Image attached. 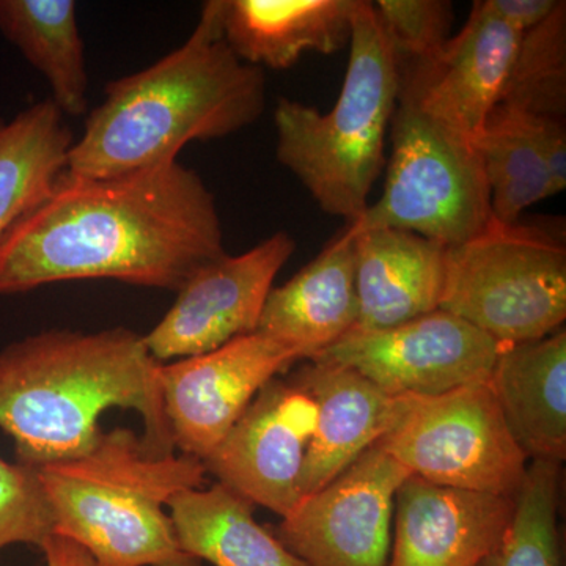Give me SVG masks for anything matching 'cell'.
<instances>
[{
	"instance_id": "obj_1",
	"label": "cell",
	"mask_w": 566,
	"mask_h": 566,
	"mask_svg": "<svg viewBox=\"0 0 566 566\" xmlns=\"http://www.w3.org/2000/svg\"><path fill=\"white\" fill-rule=\"evenodd\" d=\"M226 253L214 196L178 161L106 178L63 172L0 245V294L82 279L178 292Z\"/></svg>"
},
{
	"instance_id": "obj_2",
	"label": "cell",
	"mask_w": 566,
	"mask_h": 566,
	"mask_svg": "<svg viewBox=\"0 0 566 566\" xmlns=\"http://www.w3.org/2000/svg\"><path fill=\"white\" fill-rule=\"evenodd\" d=\"M161 365L144 335L126 327L46 331L0 349V428L13 439L18 463L40 468L84 455L112 408L140 416L148 455H175Z\"/></svg>"
},
{
	"instance_id": "obj_3",
	"label": "cell",
	"mask_w": 566,
	"mask_h": 566,
	"mask_svg": "<svg viewBox=\"0 0 566 566\" xmlns=\"http://www.w3.org/2000/svg\"><path fill=\"white\" fill-rule=\"evenodd\" d=\"M266 80L241 62L222 32V0L203 3L178 50L148 69L106 85V98L85 120L66 170L106 178L178 161L193 140H214L262 117Z\"/></svg>"
},
{
	"instance_id": "obj_4",
	"label": "cell",
	"mask_w": 566,
	"mask_h": 566,
	"mask_svg": "<svg viewBox=\"0 0 566 566\" xmlns=\"http://www.w3.org/2000/svg\"><path fill=\"white\" fill-rule=\"evenodd\" d=\"M54 534L84 547L99 566H202L182 551L169 502L202 488L197 458H155L125 428L103 431L84 455L36 468Z\"/></svg>"
},
{
	"instance_id": "obj_5",
	"label": "cell",
	"mask_w": 566,
	"mask_h": 566,
	"mask_svg": "<svg viewBox=\"0 0 566 566\" xmlns=\"http://www.w3.org/2000/svg\"><path fill=\"white\" fill-rule=\"evenodd\" d=\"M348 48L344 85L333 109L323 114L279 98L274 125L279 163L324 212L353 223L367 211L368 196L385 167L400 71L367 0L354 17Z\"/></svg>"
},
{
	"instance_id": "obj_6",
	"label": "cell",
	"mask_w": 566,
	"mask_h": 566,
	"mask_svg": "<svg viewBox=\"0 0 566 566\" xmlns=\"http://www.w3.org/2000/svg\"><path fill=\"white\" fill-rule=\"evenodd\" d=\"M385 192L354 232L397 229L455 248L493 222L490 189L474 140L428 115L400 87Z\"/></svg>"
},
{
	"instance_id": "obj_7",
	"label": "cell",
	"mask_w": 566,
	"mask_h": 566,
	"mask_svg": "<svg viewBox=\"0 0 566 566\" xmlns=\"http://www.w3.org/2000/svg\"><path fill=\"white\" fill-rule=\"evenodd\" d=\"M441 311L502 345L539 340L566 319V248L553 234L494 221L447 249Z\"/></svg>"
},
{
	"instance_id": "obj_8",
	"label": "cell",
	"mask_w": 566,
	"mask_h": 566,
	"mask_svg": "<svg viewBox=\"0 0 566 566\" xmlns=\"http://www.w3.org/2000/svg\"><path fill=\"white\" fill-rule=\"evenodd\" d=\"M397 400L394 424L376 446L409 474L434 485L516 497L528 458L510 433L490 382Z\"/></svg>"
},
{
	"instance_id": "obj_9",
	"label": "cell",
	"mask_w": 566,
	"mask_h": 566,
	"mask_svg": "<svg viewBox=\"0 0 566 566\" xmlns=\"http://www.w3.org/2000/svg\"><path fill=\"white\" fill-rule=\"evenodd\" d=\"M504 346L438 308L387 329L352 331L311 360L352 368L392 397H433L488 381Z\"/></svg>"
},
{
	"instance_id": "obj_10",
	"label": "cell",
	"mask_w": 566,
	"mask_h": 566,
	"mask_svg": "<svg viewBox=\"0 0 566 566\" xmlns=\"http://www.w3.org/2000/svg\"><path fill=\"white\" fill-rule=\"evenodd\" d=\"M409 475L371 446L282 517L275 535L305 566H387L395 495Z\"/></svg>"
},
{
	"instance_id": "obj_11",
	"label": "cell",
	"mask_w": 566,
	"mask_h": 566,
	"mask_svg": "<svg viewBox=\"0 0 566 566\" xmlns=\"http://www.w3.org/2000/svg\"><path fill=\"white\" fill-rule=\"evenodd\" d=\"M303 356L262 333L214 352L161 365L164 415L175 449L205 460L244 415L256 394Z\"/></svg>"
},
{
	"instance_id": "obj_12",
	"label": "cell",
	"mask_w": 566,
	"mask_h": 566,
	"mask_svg": "<svg viewBox=\"0 0 566 566\" xmlns=\"http://www.w3.org/2000/svg\"><path fill=\"white\" fill-rule=\"evenodd\" d=\"M296 251L286 232L241 255L205 264L178 290V297L155 329L144 335L158 363L214 352L233 338L255 333L279 271Z\"/></svg>"
},
{
	"instance_id": "obj_13",
	"label": "cell",
	"mask_w": 566,
	"mask_h": 566,
	"mask_svg": "<svg viewBox=\"0 0 566 566\" xmlns=\"http://www.w3.org/2000/svg\"><path fill=\"white\" fill-rule=\"evenodd\" d=\"M316 417L314 398L303 387L271 379L202 460L205 471L251 504L289 516L303 501L301 475Z\"/></svg>"
},
{
	"instance_id": "obj_14",
	"label": "cell",
	"mask_w": 566,
	"mask_h": 566,
	"mask_svg": "<svg viewBox=\"0 0 566 566\" xmlns=\"http://www.w3.org/2000/svg\"><path fill=\"white\" fill-rule=\"evenodd\" d=\"M521 35L476 0L433 61L398 63L400 87L428 115L474 140L501 99Z\"/></svg>"
},
{
	"instance_id": "obj_15",
	"label": "cell",
	"mask_w": 566,
	"mask_h": 566,
	"mask_svg": "<svg viewBox=\"0 0 566 566\" xmlns=\"http://www.w3.org/2000/svg\"><path fill=\"white\" fill-rule=\"evenodd\" d=\"M513 513L515 499L409 475L395 495L387 566H480L504 538Z\"/></svg>"
},
{
	"instance_id": "obj_16",
	"label": "cell",
	"mask_w": 566,
	"mask_h": 566,
	"mask_svg": "<svg viewBox=\"0 0 566 566\" xmlns=\"http://www.w3.org/2000/svg\"><path fill=\"white\" fill-rule=\"evenodd\" d=\"M290 379L314 398L318 411L301 475L305 499L333 482L390 430L398 400L352 368L326 360H308Z\"/></svg>"
},
{
	"instance_id": "obj_17",
	"label": "cell",
	"mask_w": 566,
	"mask_h": 566,
	"mask_svg": "<svg viewBox=\"0 0 566 566\" xmlns=\"http://www.w3.org/2000/svg\"><path fill=\"white\" fill-rule=\"evenodd\" d=\"M352 232L359 308L353 331L387 329L438 311L444 245L406 230Z\"/></svg>"
},
{
	"instance_id": "obj_18",
	"label": "cell",
	"mask_w": 566,
	"mask_h": 566,
	"mask_svg": "<svg viewBox=\"0 0 566 566\" xmlns=\"http://www.w3.org/2000/svg\"><path fill=\"white\" fill-rule=\"evenodd\" d=\"M357 316L354 234L346 226L300 273L271 290L255 333L311 360L352 333Z\"/></svg>"
},
{
	"instance_id": "obj_19",
	"label": "cell",
	"mask_w": 566,
	"mask_h": 566,
	"mask_svg": "<svg viewBox=\"0 0 566 566\" xmlns=\"http://www.w3.org/2000/svg\"><path fill=\"white\" fill-rule=\"evenodd\" d=\"M495 401L520 449L532 460L566 458V331L505 345L490 379Z\"/></svg>"
},
{
	"instance_id": "obj_20",
	"label": "cell",
	"mask_w": 566,
	"mask_h": 566,
	"mask_svg": "<svg viewBox=\"0 0 566 566\" xmlns=\"http://www.w3.org/2000/svg\"><path fill=\"white\" fill-rule=\"evenodd\" d=\"M363 0H222V32L241 62L289 70L305 52L348 46Z\"/></svg>"
},
{
	"instance_id": "obj_21",
	"label": "cell",
	"mask_w": 566,
	"mask_h": 566,
	"mask_svg": "<svg viewBox=\"0 0 566 566\" xmlns=\"http://www.w3.org/2000/svg\"><path fill=\"white\" fill-rule=\"evenodd\" d=\"M169 515L182 551L202 564L305 566L253 517V504L222 483L175 494Z\"/></svg>"
},
{
	"instance_id": "obj_22",
	"label": "cell",
	"mask_w": 566,
	"mask_h": 566,
	"mask_svg": "<svg viewBox=\"0 0 566 566\" xmlns=\"http://www.w3.org/2000/svg\"><path fill=\"white\" fill-rule=\"evenodd\" d=\"M74 134L51 99L0 118V245L66 170Z\"/></svg>"
},
{
	"instance_id": "obj_23",
	"label": "cell",
	"mask_w": 566,
	"mask_h": 566,
	"mask_svg": "<svg viewBox=\"0 0 566 566\" xmlns=\"http://www.w3.org/2000/svg\"><path fill=\"white\" fill-rule=\"evenodd\" d=\"M0 33L43 74L63 115L87 112L88 74L73 0H0Z\"/></svg>"
},
{
	"instance_id": "obj_24",
	"label": "cell",
	"mask_w": 566,
	"mask_h": 566,
	"mask_svg": "<svg viewBox=\"0 0 566 566\" xmlns=\"http://www.w3.org/2000/svg\"><path fill=\"white\" fill-rule=\"evenodd\" d=\"M474 145L495 222L513 226L528 207L556 196L531 114L497 104L476 134Z\"/></svg>"
},
{
	"instance_id": "obj_25",
	"label": "cell",
	"mask_w": 566,
	"mask_h": 566,
	"mask_svg": "<svg viewBox=\"0 0 566 566\" xmlns=\"http://www.w3.org/2000/svg\"><path fill=\"white\" fill-rule=\"evenodd\" d=\"M499 104L539 117L565 118L566 2L524 32Z\"/></svg>"
},
{
	"instance_id": "obj_26",
	"label": "cell",
	"mask_w": 566,
	"mask_h": 566,
	"mask_svg": "<svg viewBox=\"0 0 566 566\" xmlns=\"http://www.w3.org/2000/svg\"><path fill=\"white\" fill-rule=\"evenodd\" d=\"M560 463L534 460L515 497V513L497 547L480 566H562L557 512Z\"/></svg>"
},
{
	"instance_id": "obj_27",
	"label": "cell",
	"mask_w": 566,
	"mask_h": 566,
	"mask_svg": "<svg viewBox=\"0 0 566 566\" xmlns=\"http://www.w3.org/2000/svg\"><path fill=\"white\" fill-rule=\"evenodd\" d=\"M371 7L401 65L433 61L452 39L453 6L447 0H378Z\"/></svg>"
},
{
	"instance_id": "obj_28",
	"label": "cell",
	"mask_w": 566,
	"mask_h": 566,
	"mask_svg": "<svg viewBox=\"0 0 566 566\" xmlns=\"http://www.w3.org/2000/svg\"><path fill=\"white\" fill-rule=\"evenodd\" d=\"M54 534V520L39 471L0 458V551L11 545L40 547Z\"/></svg>"
},
{
	"instance_id": "obj_29",
	"label": "cell",
	"mask_w": 566,
	"mask_h": 566,
	"mask_svg": "<svg viewBox=\"0 0 566 566\" xmlns=\"http://www.w3.org/2000/svg\"><path fill=\"white\" fill-rule=\"evenodd\" d=\"M536 142L545 163L554 192L566 188V129L565 118L539 117L532 115Z\"/></svg>"
},
{
	"instance_id": "obj_30",
	"label": "cell",
	"mask_w": 566,
	"mask_h": 566,
	"mask_svg": "<svg viewBox=\"0 0 566 566\" xmlns=\"http://www.w3.org/2000/svg\"><path fill=\"white\" fill-rule=\"evenodd\" d=\"M495 17L524 33L542 24L556 9L558 0H483Z\"/></svg>"
},
{
	"instance_id": "obj_31",
	"label": "cell",
	"mask_w": 566,
	"mask_h": 566,
	"mask_svg": "<svg viewBox=\"0 0 566 566\" xmlns=\"http://www.w3.org/2000/svg\"><path fill=\"white\" fill-rule=\"evenodd\" d=\"M41 551L46 566H99L84 547L62 535L52 534Z\"/></svg>"
}]
</instances>
